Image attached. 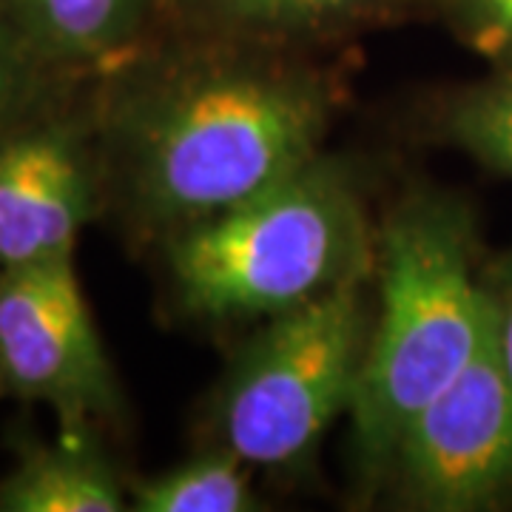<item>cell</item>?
Segmentation results:
<instances>
[{"mask_svg":"<svg viewBox=\"0 0 512 512\" xmlns=\"http://www.w3.org/2000/svg\"><path fill=\"white\" fill-rule=\"evenodd\" d=\"M111 94L106 148L134 217L171 234L322 154L330 89L282 46L188 35Z\"/></svg>","mask_w":512,"mask_h":512,"instance_id":"obj_1","label":"cell"},{"mask_svg":"<svg viewBox=\"0 0 512 512\" xmlns=\"http://www.w3.org/2000/svg\"><path fill=\"white\" fill-rule=\"evenodd\" d=\"M481 237L467 202L424 188L407 194L376 234V311L350 407L365 476L387 473L393 450L493 328Z\"/></svg>","mask_w":512,"mask_h":512,"instance_id":"obj_2","label":"cell"},{"mask_svg":"<svg viewBox=\"0 0 512 512\" xmlns=\"http://www.w3.org/2000/svg\"><path fill=\"white\" fill-rule=\"evenodd\" d=\"M376 234L348 168L319 154L254 197L165 234V265L191 316H274L373 276Z\"/></svg>","mask_w":512,"mask_h":512,"instance_id":"obj_3","label":"cell"},{"mask_svg":"<svg viewBox=\"0 0 512 512\" xmlns=\"http://www.w3.org/2000/svg\"><path fill=\"white\" fill-rule=\"evenodd\" d=\"M370 279L268 316L222 382V447L251 467H285L311 456L333 421L350 413L376 311Z\"/></svg>","mask_w":512,"mask_h":512,"instance_id":"obj_4","label":"cell"},{"mask_svg":"<svg viewBox=\"0 0 512 512\" xmlns=\"http://www.w3.org/2000/svg\"><path fill=\"white\" fill-rule=\"evenodd\" d=\"M0 384L49 404L66 433L120 416V384L72 259L0 276Z\"/></svg>","mask_w":512,"mask_h":512,"instance_id":"obj_5","label":"cell"},{"mask_svg":"<svg viewBox=\"0 0 512 512\" xmlns=\"http://www.w3.org/2000/svg\"><path fill=\"white\" fill-rule=\"evenodd\" d=\"M402 498L427 512H487L512 504V382L484 345L407 424L390 458Z\"/></svg>","mask_w":512,"mask_h":512,"instance_id":"obj_6","label":"cell"},{"mask_svg":"<svg viewBox=\"0 0 512 512\" xmlns=\"http://www.w3.org/2000/svg\"><path fill=\"white\" fill-rule=\"evenodd\" d=\"M103 174L86 131L69 120L26 117L0 134L3 268L72 259L97 217Z\"/></svg>","mask_w":512,"mask_h":512,"instance_id":"obj_7","label":"cell"},{"mask_svg":"<svg viewBox=\"0 0 512 512\" xmlns=\"http://www.w3.org/2000/svg\"><path fill=\"white\" fill-rule=\"evenodd\" d=\"M407 0H157L188 35L228 37L291 49L390 18Z\"/></svg>","mask_w":512,"mask_h":512,"instance_id":"obj_8","label":"cell"},{"mask_svg":"<svg viewBox=\"0 0 512 512\" xmlns=\"http://www.w3.org/2000/svg\"><path fill=\"white\" fill-rule=\"evenodd\" d=\"M128 487L86 433L23 453L0 481V512H123Z\"/></svg>","mask_w":512,"mask_h":512,"instance_id":"obj_9","label":"cell"},{"mask_svg":"<svg viewBox=\"0 0 512 512\" xmlns=\"http://www.w3.org/2000/svg\"><path fill=\"white\" fill-rule=\"evenodd\" d=\"M52 66L111 60L143 35L157 0H9Z\"/></svg>","mask_w":512,"mask_h":512,"instance_id":"obj_10","label":"cell"},{"mask_svg":"<svg viewBox=\"0 0 512 512\" xmlns=\"http://www.w3.org/2000/svg\"><path fill=\"white\" fill-rule=\"evenodd\" d=\"M248 467V461L222 447L140 478L128 487V501L137 512H254L259 504Z\"/></svg>","mask_w":512,"mask_h":512,"instance_id":"obj_11","label":"cell"},{"mask_svg":"<svg viewBox=\"0 0 512 512\" xmlns=\"http://www.w3.org/2000/svg\"><path fill=\"white\" fill-rule=\"evenodd\" d=\"M444 134L481 168L512 180V63H495L450 100Z\"/></svg>","mask_w":512,"mask_h":512,"instance_id":"obj_12","label":"cell"},{"mask_svg":"<svg viewBox=\"0 0 512 512\" xmlns=\"http://www.w3.org/2000/svg\"><path fill=\"white\" fill-rule=\"evenodd\" d=\"M52 63L20 26L9 0H0V134L32 117Z\"/></svg>","mask_w":512,"mask_h":512,"instance_id":"obj_13","label":"cell"},{"mask_svg":"<svg viewBox=\"0 0 512 512\" xmlns=\"http://www.w3.org/2000/svg\"><path fill=\"white\" fill-rule=\"evenodd\" d=\"M461 43L490 63H512V0H436Z\"/></svg>","mask_w":512,"mask_h":512,"instance_id":"obj_14","label":"cell"},{"mask_svg":"<svg viewBox=\"0 0 512 512\" xmlns=\"http://www.w3.org/2000/svg\"><path fill=\"white\" fill-rule=\"evenodd\" d=\"M487 293L493 308V339L512 382V248L487 265Z\"/></svg>","mask_w":512,"mask_h":512,"instance_id":"obj_15","label":"cell"},{"mask_svg":"<svg viewBox=\"0 0 512 512\" xmlns=\"http://www.w3.org/2000/svg\"><path fill=\"white\" fill-rule=\"evenodd\" d=\"M3 271H6V268H3V262H0V276H3Z\"/></svg>","mask_w":512,"mask_h":512,"instance_id":"obj_16","label":"cell"},{"mask_svg":"<svg viewBox=\"0 0 512 512\" xmlns=\"http://www.w3.org/2000/svg\"><path fill=\"white\" fill-rule=\"evenodd\" d=\"M0 393H6V390H3V384H0Z\"/></svg>","mask_w":512,"mask_h":512,"instance_id":"obj_17","label":"cell"}]
</instances>
